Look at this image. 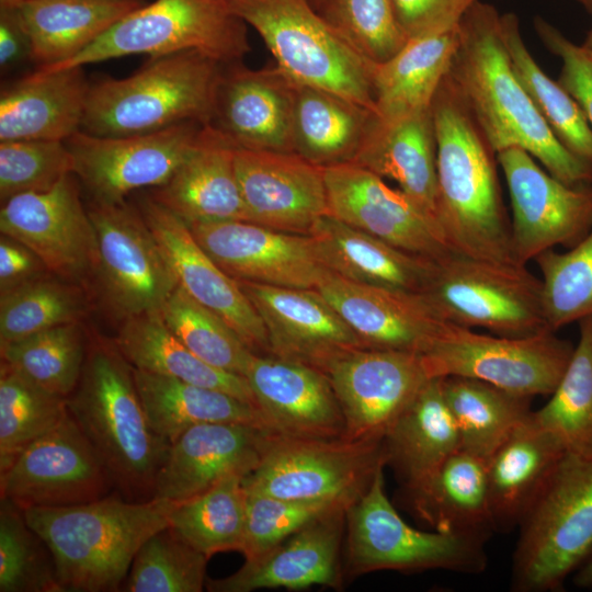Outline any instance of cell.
<instances>
[{
    "label": "cell",
    "mask_w": 592,
    "mask_h": 592,
    "mask_svg": "<svg viewBox=\"0 0 592 592\" xmlns=\"http://www.w3.org/2000/svg\"><path fill=\"white\" fill-rule=\"evenodd\" d=\"M431 110L436 140V219L445 241L457 254L515 263L497 152L447 72Z\"/></svg>",
    "instance_id": "obj_1"
},
{
    "label": "cell",
    "mask_w": 592,
    "mask_h": 592,
    "mask_svg": "<svg viewBox=\"0 0 592 592\" xmlns=\"http://www.w3.org/2000/svg\"><path fill=\"white\" fill-rule=\"evenodd\" d=\"M499 21L496 8L480 0L466 11L448 76L497 153L519 147L561 182L592 184V164L556 138L514 75Z\"/></svg>",
    "instance_id": "obj_2"
},
{
    "label": "cell",
    "mask_w": 592,
    "mask_h": 592,
    "mask_svg": "<svg viewBox=\"0 0 592 592\" xmlns=\"http://www.w3.org/2000/svg\"><path fill=\"white\" fill-rule=\"evenodd\" d=\"M175 504L101 498L26 508L23 514L53 556L61 592H109L119 590L140 546L169 526Z\"/></svg>",
    "instance_id": "obj_3"
},
{
    "label": "cell",
    "mask_w": 592,
    "mask_h": 592,
    "mask_svg": "<svg viewBox=\"0 0 592 592\" xmlns=\"http://www.w3.org/2000/svg\"><path fill=\"white\" fill-rule=\"evenodd\" d=\"M70 415L124 493L152 498L169 443L150 428L133 366L117 346L88 350L80 380L67 398Z\"/></svg>",
    "instance_id": "obj_4"
},
{
    "label": "cell",
    "mask_w": 592,
    "mask_h": 592,
    "mask_svg": "<svg viewBox=\"0 0 592 592\" xmlns=\"http://www.w3.org/2000/svg\"><path fill=\"white\" fill-rule=\"evenodd\" d=\"M225 64L198 50L151 57L122 79L90 84L81 130L148 134L186 122L206 125Z\"/></svg>",
    "instance_id": "obj_5"
},
{
    "label": "cell",
    "mask_w": 592,
    "mask_h": 592,
    "mask_svg": "<svg viewBox=\"0 0 592 592\" xmlns=\"http://www.w3.org/2000/svg\"><path fill=\"white\" fill-rule=\"evenodd\" d=\"M261 36L295 82L321 88L375 112L376 64L361 54L308 0H226Z\"/></svg>",
    "instance_id": "obj_6"
},
{
    "label": "cell",
    "mask_w": 592,
    "mask_h": 592,
    "mask_svg": "<svg viewBox=\"0 0 592 592\" xmlns=\"http://www.w3.org/2000/svg\"><path fill=\"white\" fill-rule=\"evenodd\" d=\"M519 527L511 589L560 590L592 557V457L566 453Z\"/></svg>",
    "instance_id": "obj_7"
},
{
    "label": "cell",
    "mask_w": 592,
    "mask_h": 592,
    "mask_svg": "<svg viewBox=\"0 0 592 592\" xmlns=\"http://www.w3.org/2000/svg\"><path fill=\"white\" fill-rule=\"evenodd\" d=\"M384 469L345 511L344 573L482 572L488 563L485 544L489 536L422 531L409 525L386 493Z\"/></svg>",
    "instance_id": "obj_8"
},
{
    "label": "cell",
    "mask_w": 592,
    "mask_h": 592,
    "mask_svg": "<svg viewBox=\"0 0 592 592\" xmlns=\"http://www.w3.org/2000/svg\"><path fill=\"white\" fill-rule=\"evenodd\" d=\"M202 52L221 64L240 62L251 50L247 24L226 0H153L133 10L73 58L49 69L134 54L151 57Z\"/></svg>",
    "instance_id": "obj_9"
},
{
    "label": "cell",
    "mask_w": 592,
    "mask_h": 592,
    "mask_svg": "<svg viewBox=\"0 0 592 592\" xmlns=\"http://www.w3.org/2000/svg\"><path fill=\"white\" fill-rule=\"evenodd\" d=\"M448 322L492 334L526 337L549 329L540 277L526 265L452 253L435 262L421 292Z\"/></svg>",
    "instance_id": "obj_10"
},
{
    "label": "cell",
    "mask_w": 592,
    "mask_h": 592,
    "mask_svg": "<svg viewBox=\"0 0 592 592\" xmlns=\"http://www.w3.org/2000/svg\"><path fill=\"white\" fill-rule=\"evenodd\" d=\"M385 467L383 440L298 439L274 433L257 467L243 477V486L251 493L349 508Z\"/></svg>",
    "instance_id": "obj_11"
},
{
    "label": "cell",
    "mask_w": 592,
    "mask_h": 592,
    "mask_svg": "<svg viewBox=\"0 0 592 592\" xmlns=\"http://www.w3.org/2000/svg\"><path fill=\"white\" fill-rule=\"evenodd\" d=\"M573 350L553 330L504 337L446 321L421 355L432 378L469 377L533 398L554 391Z\"/></svg>",
    "instance_id": "obj_12"
},
{
    "label": "cell",
    "mask_w": 592,
    "mask_h": 592,
    "mask_svg": "<svg viewBox=\"0 0 592 592\" xmlns=\"http://www.w3.org/2000/svg\"><path fill=\"white\" fill-rule=\"evenodd\" d=\"M96 276L103 301L123 320L160 311L179 286L160 246L140 210L125 201L92 203Z\"/></svg>",
    "instance_id": "obj_13"
},
{
    "label": "cell",
    "mask_w": 592,
    "mask_h": 592,
    "mask_svg": "<svg viewBox=\"0 0 592 592\" xmlns=\"http://www.w3.org/2000/svg\"><path fill=\"white\" fill-rule=\"evenodd\" d=\"M204 129L198 122L127 136H95L80 129L65 143L72 172L93 202L115 204L138 189L162 185L198 145Z\"/></svg>",
    "instance_id": "obj_14"
},
{
    "label": "cell",
    "mask_w": 592,
    "mask_h": 592,
    "mask_svg": "<svg viewBox=\"0 0 592 592\" xmlns=\"http://www.w3.org/2000/svg\"><path fill=\"white\" fill-rule=\"evenodd\" d=\"M511 202V250L526 265L555 247L571 248L592 229V184L569 185L524 149L497 153Z\"/></svg>",
    "instance_id": "obj_15"
},
{
    "label": "cell",
    "mask_w": 592,
    "mask_h": 592,
    "mask_svg": "<svg viewBox=\"0 0 592 592\" xmlns=\"http://www.w3.org/2000/svg\"><path fill=\"white\" fill-rule=\"evenodd\" d=\"M112 483L103 460L69 412L0 473L1 498L22 510L99 500Z\"/></svg>",
    "instance_id": "obj_16"
},
{
    "label": "cell",
    "mask_w": 592,
    "mask_h": 592,
    "mask_svg": "<svg viewBox=\"0 0 592 592\" xmlns=\"http://www.w3.org/2000/svg\"><path fill=\"white\" fill-rule=\"evenodd\" d=\"M73 173L45 192L15 195L0 209V230L29 249L48 273L80 282L93 273L95 234Z\"/></svg>",
    "instance_id": "obj_17"
},
{
    "label": "cell",
    "mask_w": 592,
    "mask_h": 592,
    "mask_svg": "<svg viewBox=\"0 0 592 592\" xmlns=\"http://www.w3.org/2000/svg\"><path fill=\"white\" fill-rule=\"evenodd\" d=\"M348 440H383L396 419L432 379L421 354L360 349L327 371Z\"/></svg>",
    "instance_id": "obj_18"
},
{
    "label": "cell",
    "mask_w": 592,
    "mask_h": 592,
    "mask_svg": "<svg viewBox=\"0 0 592 592\" xmlns=\"http://www.w3.org/2000/svg\"><path fill=\"white\" fill-rule=\"evenodd\" d=\"M187 226L204 251L236 281L317 288L332 273L309 235L247 220Z\"/></svg>",
    "instance_id": "obj_19"
},
{
    "label": "cell",
    "mask_w": 592,
    "mask_h": 592,
    "mask_svg": "<svg viewBox=\"0 0 592 592\" xmlns=\"http://www.w3.org/2000/svg\"><path fill=\"white\" fill-rule=\"evenodd\" d=\"M323 173L329 215L433 261L454 253L436 220L385 179L354 162L323 168Z\"/></svg>",
    "instance_id": "obj_20"
},
{
    "label": "cell",
    "mask_w": 592,
    "mask_h": 592,
    "mask_svg": "<svg viewBox=\"0 0 592 592\" xmlns=\"http://www.w3.org/2000/svg\"><path fill=\"white\" fill-rule=\"evenodd\" d=\"M237 282L263 322L270 355L326 374L344 355L365 349L318 289Z\"/></svg>",
    "instance_id": "obj_21"
},
{
    "label": "cell",
    "mask_w": 592,
    "mask_h": 592,
    "mask_svg": "<svg viewBox=\"0 0 592 592\" xmlns=\"http://www.w3.org/2000/svg\"><path fill=\"white\" fill-rule=\"evenodd\" d=\"M235 170L247 221L309 235L329 214L323 168L295 152L235 148Z\"/></svg>",
    "instance_id": "obj_22"
},
{
    "label": "cell",
    "mask_w": 592,
    "mask_h": 592,
    "mask_svg": "<svg viewBox=\"0 0 592 592\" xmlns=\"http://www.w3.org/2000/svg\"><path fill=\"white\" fill-rule=\"evenodd\" d=\"M295 81L276 65H224L206 124L234 148L293 152Z\"/></svg>",
    "instance_id": "obj_23"
},
{
    "label": "cell",
    "mask_w": 592,
    "mask_h": 592,
    "mask_svg": "<svg viewBox=\"0 0 592 592\" xmlns=\"http://www.w3.org/2000/svg\"><path fill=\"white\" fill-rule=\"evenodd\" d=\"M139 210L171 266L179 286L219 316L257 354H270L261 318L238 282L204 251L189 226L152 197Z\"/></svg>",
    "instance_id": "obj_24"
},
{
    "label": "cell",
    "mask_w": 592,
    "mask_h": 592,
    "mask_svg": "<svg viewBox=\"0 0 592 592\" xmlns=\"http://www.w3.org/2000/svg\"><path fill=\"white\" fill-rule=\"evenodd\" d=\"M345 511H332L270 549L246 559L232 574L207 580L212 592L261 589L341 588L344 578Z\"/></svg>",
    "instance_id": "obj_25"
},
{
    "label": "cell",
    "mask_w": 592,
    "mask_h": 592,
    "mask_svg": "<svg viewBox=\"0 0 592 592\" xmlns=\"http://www.w3.org/2000/svg\"><path fill=\"white\" fill-rule=\"evenodd\" d=\"M243 377L273 432L298 439L344 437L340 403L321 371L254 353Z\"/></svg>",
    "instance_id": "obj_26"
},
{
    "label": "cell",
    "mask_w": 592,
    "mask_h": 592,
    "mask_svg": "<svg viewBox=\"0 0 592 592\" xmlns=\"http://www.w3.org/2000/svg\"><path fill=\"white\" fill-rule=\"evenodd\" d=\"M275 432L244 423H205L173 441L157 473L152 498L175 503L224 478L251 473Z\"/></svg>",
    "instance_id": "obj_27"
},
{
    "label": "cell",
    "mask_w": 592,
    "mask_h": 592,
    "mask_svg": "<svg viewBox=\"0 0 592 592\" xmlns=\"http://www.w3.org/2000/svg\"><path fill=\"white\" fill-rule=\"evenodd\" d=\"M316 289L365 349L422 354L446 322L421 293L354 283L334 273Z\"/></svg>",
    "instance_id": "obj_28"
},
{
    "label": "cell",
    "mask_w": 592,
    "mask_h": 592,
    "mask_svg": "<svg viewBox=\"0 0 592 592\" xmlns=\"http://www.w3.org/2000/svg\"><path fill=\"white\" fill-rule=\"evenodd\" d=\"M353 162L395 181L437 223L436 140L431 107L396 117L375 113Z\"/></svg>",
    "instance_id": "obj_29"
},
{
    "label": "cell",
    "mask_w": 592,
    "mask_h": 592,
    "mask_svg": "<svg viewBox=\"0 0 592 592\" xmlns=\"http://www.w3.org/2000/svg\"><path fill=\"white\" fill-rule=\"evenodd\" d=\"M90 84L83 67L39 70L0 98V141H66L81 129Z\"/></svg>",
    "instance_id": "obj_30"
},
{
    "label": "cell",
    "mask_w": 592,
    "mask_h": 592,
    "mask_svg": "<svg viewBox=\"0 0 592 592\" xmlns=\"http://www.w3.org/2000/svg\"><path fill=\"white\" fill-rule=\"evenodd\" d=\"M152 198L186 225L247 220L235 170V148L205 125L203 136Z\"/></svg>",
    "instance_id": "obj_31"
},
{
    "label": "cell",
    "mask_w": 592,
    "mask_h": 592,
    "mask_svg": "<svg viewBox=\"0 0 592 592\" xmlns=\"http://www.w3.org/2000/svg\"><path fill=\"white\" fill-rule=\"evenodd\" d=\"M559 440L533 415L519 424L487 460L493 527L519 526L566 454Z\"/></svg>",
    "instance_id": "obj_32"
},
{
    "label": "cell",
    "mask_w": 592,
    "mask_h": 592,
    "mask_svg": "<svg viewBox=\"0 0 592 592\" xmlns=\"http://www.w3.org/2000/svg\"><path fill=\"white\" fill-rule=\"evenodd\" d=\"M325 264L354 283L421 293L434 267L433 260L403 251L331 215L309 231Z\"/></svg>",
    "instance_id": "obj_33"
},
{
    "label": "cell",
    "mask_w": 592,
    "mask_h": 592,
    "mask_svg": "<svg viewBox=\"0 0 592 592\" xmlns=\"http://www.w3.org/2000/svg\"><path fill=\"white\" fill-rule=\"evenodd\" d=\"M144 0H22L9 9L25 33L38 69L86 49Z\"/></svg>",
    "instance_id": "obj_34"
},
{
    "label": "cell",
    "mask_w": 592,
    "mask_h": 592,
    "mask_svg": "<svg viewBox=\"0 0 592 592\" xmlns=\"http://www.w3.org/2000/svg\"><path fill=\"white\" fill-rule=\"evenodd\" d=\"M383 443L386 466L392 468L405 491L421 483L460 449L458 430L443 395L442 377L425 384L388 429Z\"/></svg>",
    "instance_id": "obj_35"
},
{
    "label": "cell",
    "mask_w": 592,
    "mask_h": 592,
    "mask_svg": "<svg viewBox=\"0 0 592 592\" xmlns=\"http://www.w3.org/2000/svg\"><path fill=\"white\" fill-rule=\"evenodd\" d=\"M413 513L432 530L490 535L487 459L458 449L406 491Z\"/></svg>",
    "instance_id": "obj_36"
},
{
    "label": "cell",
    "mask_w": 592,
    "mask_h": 592,
    "mask_svg": "<svg viewBox=\"0 0 592 592\" xmlns=\"http://www.w3.org/2000/svg\"><path fill=\"white\" fill-rule=\"evenodd\" d=\"M133 375L150 428L169 444L205 423H244L272 431L257 406L230 394L134 367Z\"/></svg>",
    "instance_id": "obj_37"
},
{
    "label": "cell",
    "mask_w": 592,
    "mask_h": 592,
    "mask_svg": "<svg viewBox=\"0 0 592 592\" xmlns=\"http://www.w3.org/2000/svg\"><path fill=\"white\" fill-rule=\"evenodd\" d=\"M374 116L342 95L295 82L293 152L320 168L353 162Z\"/></svg>",
    "instance_id": "obj_38"
},
{
    "label": "cell",
    "mask_w": 592,
    "mask_h": 592,
    "mask_svg": "<svg viewBox=\"0 0 592 592\" xmlns=\"http://www.w3.org/2000/svg\"><path fill=\"white\" fill-rule=\"evenodd\" d=\"M459 42V23L408 39L373 75L375 113L396 117L431 107Z\"/></svg>",
    "instance_id": "obj_39"
},
{
    "label": "cell",
    "mask_w": 592,
    "mask_h": 592,
    "mask_svg": "<svg viewBox=\"0 0 592 592\" xmlns=\"http://www.w3.org/2000/svg\"><path fill=\"white\" fill-rule=\"evenodd\" d=\"M115 345L134 368L221 390L257 406L243 376L193 354L166 326L160 311L125 319Z\"/></svg>",
    "instance_id": "obj_40"
},
{
    "label": "cell",
    "mask_w": 592,
    "mask_h": 592,
    "mask_svg": "<svg viewBox=\"0 0 592 592\" xmlns=\"http://www.w3.org/2000/svg\"><path fill=\"white\" fill-rule=\"evenodd\" d=\"M442 389L458 430L460 449L487 460L533 411L532 398L475 378L442 377Z\"/></svg>",
    "instance_id": "obj_41"
},
{
    "label": "cell",
    "mask_w": 592,
    "mask_h": 592,
    "mask_svg": "<svg viewBox=\"0 0 592 592\" xmlns=\"http://www.w3.org/2000/svg\"><path fill=\"white\" fill-rule=\"evenodd\" d=\"M499 27L514 75L540 116L568 150L592 164V132L576 100L537 65L516 14H500Z\"/></svg>",
    "instance_id": "obj_42"
},
{
    "label": "cell",
    "mask_w": 592,
    "mask_h": 592,
    "mask_svg": "<svg viewBox=\"0 0 592 592\" xmlns=\"http://www.w3.org/2000/svg\"><path fill=\"white\" fill-rule=\"evenodd\" d=\"M243 477L230 475L177 503L170 515L171 530L207 558L223 551L242 553L247 519Z\"/></svg>",
    "instance_id": "obj_43"
},
{
    "label": "cell",
    "mask_w": 592,
    "mask_h": 592,
    "mask_svg": "<svg viewBox=\"0 0 592 592\" xmlns=\"http://www.w3.org/2000/svg\"><path fill=\"white\" fill-rule=\"evenodd\" d=\"M578 323L571 360L549 400L533 415L567 453L592 457V316Z\"/></svg>",
    "instance_id": "obj_44"
},
{
    "label": "cell",
    "mask_w": 592,
    "mask_h": 592,
    "mask_svg": "<svg viewBox=\"0 0 592 592\" xmlns=\"http://www.w3.org/2000/svg\"><path fill=\"white\" fill-rule=\"evenodd\" d=\"M1 363L64 398L76 389L87 357L80 326H58L0 344Z\"/></svg>",
    "instance_id": "obj_45"
},
{
    "label": "cell",
    "mask_w": 592,
    "mask_h": 592,
    "mask_svg": "<svg viewBox=\"0 0 592 592\" xmlns=\"http://www.w3.org/2000/svg\"><path fill=\"white\" fill-rule=\"evenodd\" d=\"M87 299L73 282L39 276L0 298V344L69 323L87 312Z\"/></svg>",
    "instance_id": "obj_46"
},
{
    "label": "cell",
    "mask_w": 592,
    "mask_h": 592,
    "mask_svg": "<svg viewBox=\"0 0 592 592\" xmlns=\"http://www.w3.org/2000/svg\"><path fill=\"white\" fill-rule=\"evenodd\" d=\"M67 399L4 363L0 368V473L68 414Z\"/></svg>",
    "instance_id": "obj_47"
},
{
    "label": "cell",
    "mask_w": 592,
    "mask_h": 592,
    "mask_svg": "<svg viewBox=\"0 0 592 592\" xmlns=\"http://www.w3.org/2000/svg\"><path fill=\"white\" fill-rule=\"evenodd\" d=\"M171 332L207 364L240 376L254 354L219 316L178 286L160 309Z\"/></svg>",
    "instance_id": "obj_48"
},
{
    "label": "cell",
    "mask_w": 592,
    "mask_h": 592,
    "mask_svg": "<svg viewBox=\"0 0 592 592\" xmlns=\"http://www.w3.org/2000/svg\"><path fill=\"white\" fill-rule=\"evenodd\" d=\"M535 262L549 329L557 331L592 316V229L567 251L547 250Z\"/></svg>",
    "instance_id": "obj_49"
},
{
    "label": "cell",
    "mask_w": 592,
    "mask_h": 592,
    "mask_svg": "<svg viewBox=\"0 0 592 592\" xmlns=\"http://www.w3.org/2000/svg\"><path fill=\"white\" fill-rule=\"evenodd\" d=\"M208 559L168 526L140 546L123 591L201 592Z\"/></svg>",
    "instance_id": "obj_50"
},
{
    "label": "cell",
    "mask_w": 592,
    "mask_h": 592,
    "mask_svg": "<svg viewBox=\"0 0 592 592\" xmlns=\"http://www.w3.org/2000/svg\"><path fill=\"white\" fill-rule=\"evenodd\" d=\"M0 592H61L53 556L12 501H0Z\"/></svg>",
    "instance_id": "obj_51"
},
{
    "label": "cell",
    "mask_w": 592,
    "mask_h": 592,
    "mask_svg": "<svg viewBox=\"0 0 592 592\" xmlns=\"http://www.w3.org/2000/svg\"><path fill=\"white\" fill-rule=\"evenodd\" d=\"M316 10L374 64L388 60L408 42L394 0H320Z\"/></svg>",
    "instance_id": "obj_52"
},
{
    "label": "cell",
    "mask_w": 592,
    "mask_h": 592,
    "mask_svg": "<svg viewBox=\"0 0 592 592\" xmlns=\"http://www.w3.org/2000/svg\"><path fill=\"white\" fill-rule=\"evenodd\" d=\"M72 171L65 141H0L1 203L19 194L48 191Z\"/></svg>",
    "instance_id": "obj_53"
},
{
    "label": "cell",
    "mask_w": 592,
    "mask_h": 592,
    "mask_svg": "<svg viewBox=\"0 0 592 592\" xmlns=\"http://www.w3.org/2000/svg\"><path fill=\"white\" fill-rule=\"evenodd\" d=\"M339 509L337 502H308L247 492L246 535L242 553L252 558L277 545L310 522Z\"/></svg>",
    "instance_id": "obj_54"
},
{
    "label": "cell",
    "mask_w": 592,
    "mask_h": 592,
    "mask_svg": "<svg viewBox=\"0 0 592 592\" xmlns=\"http://www.w3.org/2000/svg\"><path fill=\"white\" fill-rule=\"evenodd\" d=\"M534 27L545 47L561 59L557 81L576 100L592 132V53L540 16L534 19Z\"/></svg>",
    "instance_id": "obj_55"
},
{
    "label": "cell",
    "mask_w": 592,
    "mask_h": 592,
    "mask_svg": "<svg viewBox=\"0 0 592 592\" xmlns=\"http://www.w3.org/2000/svg\"><path fill=\"white\" fill-rule=\"evenodd\" d=\"M478 0H394L408 39L453 27Z\"/></svg>",
    "instance_id": "obj_56"
},
{
    "label": "cell",
    "mask_w": 592,
    "mask_h": 592,
    "mask_svg": "<svg viewBox=\"0 0 592 592\" xmlns=\"http://www.w3.org/2000/svg\"><path fill=\"white\" fill-rule=\"evenodd\" d=\"M42 260L20 241L0 237V291L7 293L26 282L46 274Z\"/></svg>",
    "instance_id": "obj_57"
},
{
    "label": "cell",
    "mask_w": 592,
    "mask_h": 592,
    "mask_svg": "<svg viewBox=\"0 0 592 592\" xmlns=\"http://www.w3.org/2000/svg\"><path fill=\"white\" fill-rule=\"evenodd\" d=\"M25 55L30 56V45L13 13L0 8V66L7 69Z\"/></svg>",
    "instance_id": "obj_58"
},
{
    "label": "cell",
    "mask_w": 592,
    "mask_h": 592,
    "mask_svg": "<svg viewBox=\"0 0 592 592\" xmlns=\"http://www.w3.org/2000/svg\"><path fill=\"white\" fill-rule=\"evenodd\" d=\"M573 583L580 589H592V557L572 576Z\"/></svg>",
    "instance_id": "obj_59"
},
{
    "label": "cell",
    "mask_w": 592,
    "mask_h": 592,
    "mask_svg": "<svg viewBox=\"0 0 592 592\" xmlns=\"http://www.w3.org/2000/svg\"><path fill=\"white\" fill-rule=\"evenodd\" d=\"M582 46L592 53V29L587 34V37L583 41Z\"/></svg>",
    "instance_id": "obj_60"
},
{
    "label": "cell",
    "mask_w": 592,
    "mask_h": 592,
    "mask_svg": "<svg viewBox=\"0 0 592 592\" xmlns=\"http://www.w3.org/2000/svg\"><path fill=\"white\" fill-rule=\"evenodd\" d=\"M578 1L583 8L592 14V0H576Z\"/></svg>",
    "instance_id": "obj_61"
},
{
    "label": "cell",
    "mask_w": 592,
    "mask_h": 592,
    "mask_svg": "<svg viewBox=\"0 0 592 592\" xmlns=\"http://www.w3.org/2000/svg\"><path fill=\"white\" fill-rule=\"evenodd\" d=\"M22 0H0V8H10Z\"/></svg>",
    "instance_id": "obj_62"
},
{
    "label": "cell",
    "mask_w": 592,
    "mask_h": 592,
    "mask_svg": "<svg viewBox=\"0 0 592 592\" xmlns=\"http://www.w3.org/2000/svg\"><path fill=\"white\" fill-rule=\"evenodd\" d=\"M308 1H309V2L311 3V5L316 9V7L318 5V3H319L320 0H308Z\"/></svg>",
    "instance_id": "obj_63"
}]
</instances>
